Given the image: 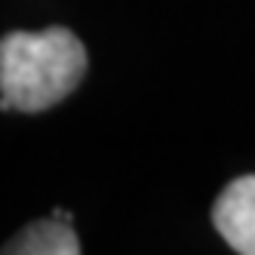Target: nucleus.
Wrapping results in <instances>:
<instances>
[{
  "label": "nucleus",
  "instance_id": "obj_1",
  "mask_svg": "<svg viewBox=\"0 0 255 255\" xmlns=\"http://www.w3.org/2000/svg\"><path fill=\"white\" fill-rule=\"evenodd\" d=\"M86 74V49L68 28L12 31L0 43L3 111H46Z\"/></svg>",
  "mask_w": 255,
  "mask_h": 255
},
{
  "label": "nucleus",
  "instance_id": "obj_2",
  "mask_svg": "<svg viewBox=\"0 0 255 255\" xmlns=\"http://www.w3.org/2000/svg\"><path fill=\"white\" fill-rule=\"evenodd\" d=\"M212 222L234 252L255 255V175L234 178L218 194L212 206Z\"/></svg>",
  "mask_w": 255,
  "mask_h": 255
},
{
  "label": "nucleus",
  "instance_id": "obj_3",
  "mask_svg": "<svg viewBox=\"0 0 255 255\" xmlns=\"http://www.w3.org/2000/svg\"><path fill=\"white\" fill-rule=\"evenodd\" d=\"M3 255H80V240L68 222L49 215L15 234L3 246Z\"/></svg>",
  "mask_w": 255,
  "mask_h": 255
},
{
  "label": "nucleus",
  "instance_id": "obj_4",
  "mask_svg": "<svg viewBox=\"0 0 255 255\" xmlns=\"http://www.w3.org/2000/svg\"><path fill=\"white\" fill-rule=\"evenodd\" d=\"M52 215H56V218H62V222H68V225H74V215H71L68 209H56Z\"/></svg>",
  "mask_w": 255,
  "mask_h": 255
}]
</instances>
